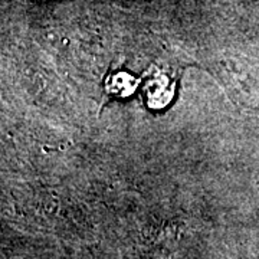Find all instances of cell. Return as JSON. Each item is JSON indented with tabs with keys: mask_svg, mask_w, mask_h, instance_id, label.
Returning a JSON list of instances; mask_svg holds the SVG:
<instances>
[{
	"mask_svg": "<svg viewBox=\"0 0 259 259\" xmlns=\"http://www.w3.org/2000/svg\"><path fill=\"white\" fill-rule=\"evenodd\" d=\"M110 90L112 94H117L121 97H127L136 90V79L128 74H118L111 79Z\"/></svg>",
	"mask_w": 259,
	"mask_h": 259,
	"instance_id": "6da1fadb",
	"label": "cell"
}]
</instances>
